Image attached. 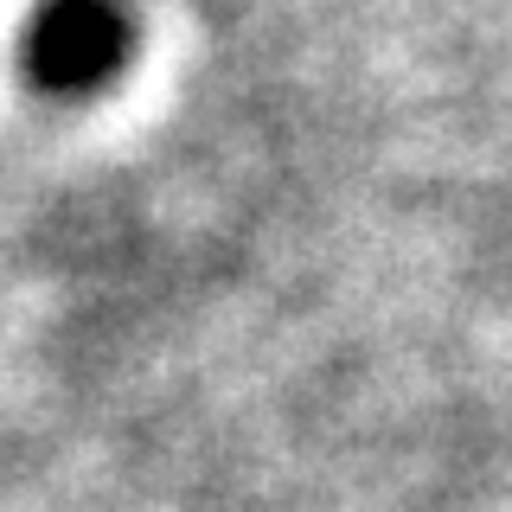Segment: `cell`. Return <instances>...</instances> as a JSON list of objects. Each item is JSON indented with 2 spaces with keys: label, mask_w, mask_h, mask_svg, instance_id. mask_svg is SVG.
Masks as SVG:
<instances>
[{
  "label": "cell",
  "mask_w": 512,
  "mask_h": 512,
  "mask_svg": "<svg viewBox=\"0 0 512 512\" xmlns=\"http://www.w3.org/2000/svg\"><path fill=\"white\" fill-rule=\"evenodd\" d=\"M128 58V20L116 0H45L26 32V64L45 90H96Z\"/></svg>",
  "instance_id": "1"
}]
</instances>
